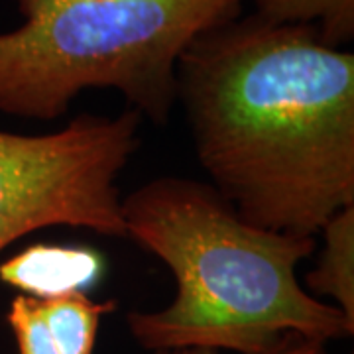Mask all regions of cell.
I'll return each mask as SVG.
<instances>
[{"label":"cell","mask_w":354,"mask_h":354,"mask_svg":"<svg viewBox=\"0 0 354 354\" xmlns=\"http://www.w3.org/2000/svg\"><path fill=\"white\" fill-rule=\"evenodd\" d=\"M211 185L256 227L315 236L354 207V55L313 24L232 18L177 62Z\"/></svg>","instance_id":"cell-1"},{"label":"cell","mask_w":354,"mask_h":354,"mask_svg":"<svg viewBox=\"0 0 354 354\" xmlns=\"http://www.w3.org/2000/svg\"><path fill=\"white\" fill-rule=\"evenodd\" d=\"M120 211L128 241L158 256L177 286L165 309L127 315L140 346L276 354L299 339L327 344L354 333L351 317L297 279L315 236L256 227L211 183L185 177L140 185Z\"/></svg>","instance_id":"cell-2"},{"label":"cell","mask_w":354,"mask_h":354,"mask_svg":"<svg viewBox=\"0 0 354 354\" xmlns=\"http://www.w3.org/2000/svg\"><path fill=\"white\" fill-rule=\"evenodd\" d=\"M24 22L0 32V113L55 120L88 88H114L164 127L177 62L244 0H12Z\"/></svg>","instance_id":"cell-3"},{"label":"cell","mask_w":354,"mask_h":354,"mask_svg":"<svg viewBox=\"0 0 354 354\" xmlns=\"http://www.w3.org/2000/svg\"><path fill=\"white\" fill-rule=\"evenodd\" d=\"M142 116L79 114L50 134L0 130V252L50 227L128 239L118 177L138 150Z\"/></svg>","instance_id":"cell-4"},{"label":"cell","mask_w":354,"mask_h":354,"mask_svg":"<svg viewBox=\"0 0 354 354\" xmlns=\"http://www.w3.org/2000/svg\"><path fill=\"white\" fill-rule=\"evenodd\" d=\"M102 272L104 258L87 246L32 244L0 262V281L32 297L87 291Z\"/></svg>","instance_id":"cell-5"},{"label":"cell","mask_w":354,"mask_h":354,"mask_svg":"<svg viewBox=\"0 0 354 354\" xmlns=\"http://www.w3.org/2000/svg\"><path fill=\"white\" fill-rule=\"evenodd\" d=\"M325 248L317 266L307 272L305 286L315 297L333 299L354 321V207H346L321 228Z\"/></svg>","instance_id":"cell-6"},{"label":"cell","mask_w":354,"mask_h":354,"mask_svg":"<svg viewBox=\"0 0 354 354\" xmlns=\"http://www.w3.org/2000/svg\"><path fill=\"white\" fill-rule=\"evenodd\" d=\"M50 337L59 354H93L101 319L114 313L118 304L95 301L87 291H67L38 297Z\"/></svg>","instance_id":"cell-7"},{"label":"cell","mask_w":354,"mask_h":354,"mask_svg":"<svg viewBox=\"0 0 354 354\" xmlns=\"http://www.w3.org/2000/svg\"><path fill=\"white\" fill-rule=\"evenodd\" d=\"M256 16L276 24H313L325 44L341 48L354 36V0H254Z\"/></svg>","instance_id":"cell-8"},{"label":"cell","mask_w":354,"mask_h":354,"mask_svg":"<svg viewBox=\"0 0 354 354\" xmlns=\"http://www.w3.org/2000/svg\"><path fill=\"white\" fill-rule=\"evenodd\" d=\"M6 321L20 354H59L44 321L38 297L18 293L10 301Z\"/></svg>","instance_id":"cell-9"},{"label":"cell","mask_w":354,"mask_h":354,"mask_svg":"<svg viewBox=\"0 0 354 354\" xmlns=\"http://www.w3.org/2000/svg\"><path fill=\"white\" fill-rule=\"evenodd\" d=\"M152 354H218V351H213V348H199V346H187V348L152 351ZM276 354H327V351H325V342L299 339V341L291 342L290 346H286L283 351H279Z\"/></svg>","instance_id":"cell-10"}]
</instances>
